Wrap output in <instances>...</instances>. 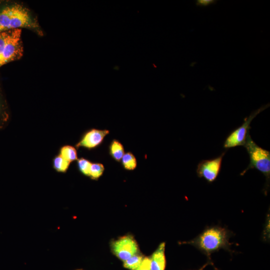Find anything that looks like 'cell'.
<instances>
[{
    "label": "cell",
    "instance_id": "obj_1",
    "mask_svg": "<svg viewBox=\"0 0 270 270\" xmlns=\"http://www.w3.org/2000/svg\"><path fill=\"white\" fill-rule=\"evenodd\" d=\"M22 28L40 36L44 34L37 15L22 2L0 0V32Z\"/></svg>",
    "mask_w": 270,
    "mask_h": 270
},
{
    "label": "cell",
    "instance_id": "obj_2",
    "mask_svg": "<svg viewBox=\"0 0 270 270\" xmlns=\"http://www.w3.org/2000/svg\"><path fill=\"white\" fill-rule=\"evenodd\" d=\"M234 235L232 232L220 225L208 226L194 238L182 243L194 246L210 260L211 254L220 249L232 253V244L229 240Z\"/></svg>",
    "mask_w": 270,
    "mask_h": 270
},
{
    "label": "cell",
    "instance_id": "obj_3",
    "mask_svg": "<svg viewBox=\"0 0 270 270\" xmlns=\"http://www.w3.org/2000/svg\"><path fill=\"white\" fill-rule=\"evenodd\" d=\"M244 146L248 154L250 164L240 175L244 176L248 170L253 168H256L262 173L266 178L264 191L266 195L270 180V152L256 144L250 134Z\"/></svg>",
    "mask_w": 270,
    "mask_h": 270
},
{
    "label": "cell",
    "instance_id": "obj_4",
    "mask_svg": "<svg viewBox=\"0 0 270 270\" xmlns=\"http://www.w3.org/2000/svg\"><path fill=\"white\" fill-rule=\"evenodd\" d=\"M24 54L22 30L14 29L0 32V68L20 60Z\"/></svg>",
    "mask_w": 270,
    "mask_h": 270
},
{
    "label": "cell",
    "instance_id": "obj_5",
    "mask_svg": "<svg viewBox=\"0 0 270 270\" xmlns=\"http://www.w3.org/2000/svg\"><path fill=\"white\" fill-rule=\"evenodd\" d=\"M265 108H260L248 117L244 119L243 124L239 127L232 131L224 140L223 147L228 149L238 146H244L246 138L250 134V124L252 120L264 110Z\"/></svg>",
    "mask_w": 270,
    "mask_h": 270
},
{
    "label": "cell",
    "instance_id": "obj_6",
    "mask_svg": "<svg viewBox=\"0 0 270 270\" xmlns=\"http://www.w3.org/2000/svg\"><path fill=\"white\" fill-rule=\"evenodd\" d=\"M226 152V151L224 152L214 158L201 160L196 170L198 176L204 178L210 184L214 182L220 172L223 157Z\"/></svg>",
    "mask_w": 270,
    "mask_h": 270
},
{
    "label": "cell",
    "instance_id": "obj_7",
    "mask_svg": "<svg viewBox=\"0 0 270 270\" xmlns=\"http://www.w3.org/2000/svg\"><path fill=\"white\" fill-rule=\"evenodd\" d=\"M111 248L114 254L124 262L138 251V244L130 235L122 236L114 240L112 243Z\"/></svg>",
    "mask_w": 270,
    "mask_h": 270
},
{
    "label": "cell",
    "instance_id": "obj_8",
    "mask_svg": "<svg viewBox=\"0 0 270 270\" xmlns=\"http://www.w3.org/2000/svg\"><path fill=\"white\" fill-rule=\"evenodd\" d=\"M110 134L108 130H100L92 128L86 131L76 144V149L82 148L91 150L100 146L106 136Z\"/></svg>",
    "mask_w": 270,
    "mask_h": 270
},
{
    "label": "cell",
    "instance_id": "obj_9",
    "mask_svg": "<svg viewBox=\"0 0 270 270\" xmlns=\"http://www.w3.org/2000/svg\"><path fill=\"white\" fill-rule=\"evenodd\" d=\"M166 243H160L153 252L150 260V270H165L166 258L165 256Z\"/></svg>",
    "mask_w": 270,
    "mask_h": 270
},
{
    "label": "cell",
    "instance_id": "obj_10",
    "mask_svg": "<svg viewBox=\"0 0 270 270\" xmlns=\"http://www.w3.org/2000/svg\"><path fill=\"white\" fill-rule=\"evenodd\" d=\"M10 118V109L0 80V130L8 125Z\"/></svg>",
    "mask_w": 270,
    "mask_h": 270
},
{
    "label": "cell",
    "instance_id": "obj_11",
    "mask_svg": "<svg viewBox=\"0 0 270 270\" xmlns=\"http://www.w3.org/2000/svg\"><path fill=\"white\" fill-rule=\"evenodd\" d=\"M108 152L112 159L120 162L125 154L124 146L119 140L114 139L108 146Z\"/></svg>",
    "mask_w": 270,
    "mask_h": 270
},
{
    "label": "cell",
    "instance_id": "obj_12",
    "mask_svg": "<svg viewBox=\"0 0 270 270\" xmlns=\"http://www.w3.org/2000/svg\"><path fill=\"white\" fill-rule=\"evenodd\" d=\"M58 154L70 164L78 159L77 149L71 145L62 146L60 148Z\"/></svg>",
    "mask_w": 270,
    "mask_h": 270
},
{
    "label": "cell",
    "instance_id": "obj_13",
    "mask_svg": "<svg viewBox=\"0 0 270 270\" xmlns=\"http://www.w3.org/2000/svg\"><path fill=\"white\" fill-rule=\"evenodd\" d=\"M120 162L124 168L127 170H133L137 166L136 158L130 152H125Z\"/></svg>",
    "mask_w": 270,
    "mask_h": 270
},
{
    "label": "cell",
    "instance_id": "obj_14",
    "mask_svg": "<svg viewBox=\"0 0 270 270\" xmlns=\"http://www.w3.org/2000/svg\"><path fill=\"white\" fill-rule=\"evenodd\" d=\"M52 164L54 169L56 172L65 173L68 170L70 163L58 154L53 158Z\"/></svg>",
    "mask_w": 270,
    "mask_h": 270
},
{
    "label": "cell",
    "instance_id": "obj_15",
    "mask_svg": "<svg viewBox=\"0 0 270 270\" xmlns=\"http://www.w3.org/2000/svg\"><path fill=\"white\" fill-rule=\"evenodd\" d=\"M144 257L142 256L135 254L124 262V266L130 270H136L142 262Z\"/></svg>",
    "mask_w": 270,
    "mask_h": 270
},
{
    "label": "cell",
    "instance_id": "obj_16",
    "mask_svg": "<svg viewBox=\"0 0 270 270\" xmlns=\"http://www.w3.org/2000/svg\"><path fill=\"white\" fill-rule=\"evenodd\" d=\"M104 170V166L100 162H92L90 172V176L91 179L98 180L103 174Z\"/></svg>",
    "mask_w": 270,
    "mask_h": 270
},
{
    "label": "cell",
    "instance_id": "obj_17",
    "mask_svg": "<svg viewBox=\"0 0 270 270\" xmlns=\"http://www.w3.org/2000/svg\"><path fill=\"white\" fill-rule=\"evenodd\" d=\"M92 162L84 158H78L76 165L78 170L84 175L90 176V168Z\"/></svg>",
    "mask_w": 270,
    "mask_h": 270
},
{
    "label": "cell",
    "instance_id": "obj_18",
    "mask_svg": "<svg viewBox=\"0 0 270 270\" xmlns=\"http://www.w3.org/2000/svg\"><path fill=\"white\" fill-rule=\"evenodd\" d=\"M136 270H150V258H144L142 262Z\"/></svg>",
    "mask_w": 270,
    "mask_h": 270
},
{
    "label": "cell",
    "instance_id": "obj_19",
    "mask_svg": "<svg viewBox=\"0 0 270 270\" xmlns=\"http://www.w3.org/2000/svg\"><path fill=\"white\" fill-rule=\"evenodd\" d=\"M215 2L216 0H196V4L198 6H207Z\"/></svg>",
    "mask_w": 270,
    "mask_h": 270
},
{
    "label": "cell",
    "instance_id": "obj_20",
    "mask_svg": "<svg viewBox=\"0 0 270 270\" xmlns=\"http://www.w3.org/2000/svg\"><path fill=\"white\" fill-rule=\"evenodd\" d=\"M209 264H212V263L210 260H208L206 264H204L202 267H200L198 270H203L207 266H208Z\"/></svg>",
    "mask_w": 270,
    "mask_h": 270
},
{
    "label": "cell",
    "instance_id": "obj_21",
    "mask_svg": "<svg viewBox=\"0 0 270 270\" xmlns=\"http://www.w3.org/2000/svg\"></svg>",
    "mask_w": 270,
    "mask_h": 270
}]
</instances>
